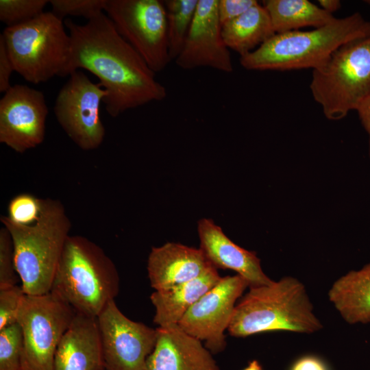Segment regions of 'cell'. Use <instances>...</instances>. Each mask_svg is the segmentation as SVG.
<instances>
[{
    "label": "cell",
    "mask_w": 370,
    "mask_h": 370,
    "mask_svg": "<svg viewBox=\"0 0 370 370\" xmlns=\"http://www.w3.org/2000/svg\"><path fill=\"white\" fill-rule=\"evenodd\" d=\"M106 0H51L52 12L62 18L66 16H83L89 20L104 12Z\"/></svg>",
    "instance_id": "obj_27"
},
{
    "label": "cell",
    "mask_w": 370,
    "mask_h": 370,
    "mask_svg": "<svg viewBox=\"0 0 370 370\" xmlns=\"http://www.w3.org/2000/svg\"><path fill=\"white\" fill-rule=\"evenodd\" d=\"M105 370H144L156 328L131 320L110 301L97 317Z\"/></svg>",
    "instance_id": "obj_12"
},
{
    "label": "cell",
    "mask_w": 370,
    "mask_h": 370,
    "mask_svg": "<svg viewBox=\"0 0 370 370\" xmlns=\"http://www.w3.org/2000/svg\"><path fill=\"white\" fill-rule=\"evenodd\" d=\"M48 112L42 92L25 85L12 86L0 100V143L18 153L40 145Z\"/></svg>",
    "instance_id": "obj_13"
},
{
    "label": "cell",
    "mask_w": 370,
    "mask_h": 370,
    "mask_svg": "<svg viewBox=\"0 0 370 370\" xmlns=\"http://www.w3.org/2000/svg\"><path fill=\"white\" fill-rule=\"evenodd\" d=\"M64 23L71 42L62 77L78 69L97 76L108 93L103 103L110 116L115 118L128 110L166 98V88L156 79V73L103 12L84 25L70 18Z\"/></svg>",
    "instance_id": "obj_1"
},
{
    "label": "cell",
    "mask_w": 370,
    "mask_h": 370,
    "mask_svg": "<svg viewBox=\"0 0 370 370\" xmlns=\"http://www.w3.org/2000/svg\"><path fill=\"white\" fill-rule=\"evenodd\" d=\"M108 93L101 84L77 70L58 92L54 114L70 139L80 149L90 151L103 143L106 130L100 119L101 103Z\"/></svg>",
    "instance_id": "obj_10"
},
{
    "label": "cell",
    "mask_w": 370,
    "mask_h": 370,
    "mask_svg": "<svg viewBox=\"0 0 370 370\" xmlns=\"http://www.w3.org/2000/svg\"><path fill=\"white\" fill-rule=\"evenodd\" d=\"M197 232L199 249L213 267L234 271L248 282L249 288L273 282L262 271L256 254L232 241L212 219L199 220Z\"/></svg>",
    "instance_id": "obj_15"
},
{
    "label": "cell",
    "mask_w": 370,
    "mask_h": 370,
    "mask_svg": "<svg viewBox=\"0 0 370 370\" xmlns=\"http://www.w3.org/2000/svg\"><path fill=\"white\" fill-rule=\"evenodd\" d=\"M23 338L18 322L0 330V370H21Z\"/></svg>",
    "instance_id": "obj_24"
},
{
    "label": "cell",
    "mask_w": 370,
    "mask_h": 370,
    "mask_svg": "<svg viewBox=\"0 0 370 370\" xmlns=\"http://www.w3.org/2000/svg\"><path fill=\"white\" fill-rule=\"evenodd\" d=\"M104 12L119 34L155 73L171 62L163 1L106 0Z\"/></svg>",
    "instance_id": "obj_9"
},
{
    "label": "cell",
    "mask_w": 370,
    "mask_h": 370,
    "mask_svg": "<svg viewBox=\"0 0 370 370\" xmlns=\"http://www.w3.org/2000/svg\"><path fill=\"white\" fill-rule=\"evenodd\" d=\"M328 299L347 323H370V262L337 279Z\"/></svg>",
    "instance_id": "obj_20"
},
{
    "label": "cell",
    "mask_w": 370,
    "mask_h": 370,
    "mask_svg": "<svg viewBox=\"0 0 370 370\" xmlns=\"http://www.w3.org/2000/svg\"><path fill=\"white\" fill-rule=\"evenodd\" d=\"M155 347L144 370H220L201 341L177 325L158 327Z\"/></svg>",
    "instance_id": "obj_16"
},
{
    "label": "cell",
    "mask_w": 370,
    "mask_h": 370,
    "mask_svg": "<svg viewBox=\"0 0 370 370\" xmlns=\"http://www.w3.org/2000/svg\"><path fill=\"white\" fill-rule=\"evenodd\" d=\"M47 0H1L0 20L13 27L27 23L42 12Z\"/></svg>",
    "instance_id": "obj_25"
},
{
    "label": "cell",
    "mask_w": 370,
    "mask_h": 370,
    "mask_svg": "<svg viewBox=\"0 0 370 370\" xmlns=\"http://www.w3.org/2000/svg\"><path fill=\"white\" fill-rule=\"evenodd\" d=\"M211 266L199 248L166 243L151 248L147 269L151 286L160 291L198 278Z\"/></svg>",
    "instance_id": "obj_17"
},
{
    "label": "cell",
    "mask_w": 370,
    "mask_h": 370,
    "mask_svg": "<svg viewBox=\"0 0 370 370\" xmlns=\"http://www.w3.org/2000/svg\"><path fill=\"white\" fill-rule=\"evenodd\" d=\"M14 71L2 35H0V92H5L12 86L10 76Z\"/></svg>",
    "instance_id": "obj_31"
},
{
    "label": "cell",
    "mask_w": 370,
    "mask_h": 370,
    "mask_svg": "<svg viewBox=\"0 0 370 370\" xmlns=\"http://www.w3.org/2000/svg\"><path fill=\"white\" fill-rule=\"evenodd\" d=\"M247 288L248 282L238 274L221 278L190 308L177 325L190 336L204 341L212 354L222 352L227 345L225 331Z\"/></svg>",
    "instance_id": "obj_11"
},
{
    "label": "cell",
    "mask_w": 370,
    "mask_h": 370,
    "mask_svg": "<svg viewBox=\"0 0 370 370\" xmlns=\"http://www.w3.org/2000/svg\"><path fill=\"white\" fill-rule=\"evenodd\" d=\"M238 301L227 328L234 337L270 331L312 334L323 325L303 283L286 276L269 285L250 287Z\"/></svg>",
    "instance_id": "obj_3"
},
{
    "label": "cell",
    "mask_w": 370,
    "mask_h": 370,
    "mask_svg": "<svg viewBox=\"0 0 370 370\" xmlns=\"http://www.w3.org/2000/svg\"><path fill=\"white\" fill-rule=\"evenodd\" d=\"M53 370H105L97 318L75 313L56 349Z\"/></svg>",
    "instance_id": "obj_18"
},
{
    "label": "cell",
    "mask_w": 370,
    "mask_h": 370,
    "mask_svg": "<svg viewBox=\"0 0 370 370\" xmlns=\"http://www.w3.org/2000/svg\"><path fill=\"white\" fill-rule=\"evenodd\" d=\"M370 36V21L359 12L334 18L312 30L275 34L253 51L240 57L251 71H286L317 68L341 46Z\"/></svg>",
    "instance_id": "obj_2"
},
{
    "label": "cell",
    "mask_w": 370,
    "mask_h": 370,
    "mask_svg": "<svg viewBox=\"0 0 370 370\" xmlns=\"http://www.w3.org/2000/svg\"><path fill=\"white\" fill-rule=\"evenodd\" d=\"M274 34L269 14L258 2L222 26L225 45L240 57L253 51Z\"/></svg>",
    "instance_id": "obj_21"
},
{
    "label": "cell",
    "mask_w": 370,
    "mask_h": 370,
    "mask_svg": "<svg viewBox=\"0 0 370 370\" xmlns=\"http://www.w3.org/2000/svg\"><path fill=\"white\" fill-rule=\"evenodd\" d=\"M64 25L52 12H44L27 23L6 27L1 35L14 71L33 84L62 77L71 42Z\"/></svg>",
    "instance_id": "obj_7"
},
{
    "label": "cell",
    "mask_w": 370,
    "mask_h": 370,
    "mask_svg": "<svg viewBox=\"0 0 370 370\" xmlns=\"http://www.w3.org/2000/svg\"><path fill=\"white\" fill-rule=\"evenodd\" d=\"M119 284L117 269L100 246L83 236L67 238L50 292L76 312L97 318Z\"/></svg>",
    "instance_id": "obj_5"
},
{
    "label": "cell",
    "mask_w": 370,
    "mask_h": 370,
    "mask_svg": "<svg viewBox=\"0 0 370 370\" xmlns=\"http://www.w3.org/2000/svg\"><path fill=\"white\" fill-rule=\"evenodd\" d=\"M319 6L326 12L332 14L341 8V1L338 0H319Z\"/></svg>",
    "instance_id": "obj_34"
},
{
    "label": "cell",
    "mask_w": 370,
    "mask_h": 370,
    "mask_svg": "<svg viewBox=\"0 0 370 370\" xmlns=\"http://www.w3.org/2000/svg\"><path fill=\"white\" fill-rule=\"evenodd\" d=\"M42 207V199L22 193L14 197L8 206V217L20 225H31L39 219Z\"/></svg>",
    "instance_id": "obj_26"
},
{
    "label": "cell",
    "mask_w": 370,
    "mask_h": 370,
    "mask_svg": "<svg viewBox=\"0 0 370 370\" xmlns=\"http://www.w3.org/2000/svg\"><path fill=\"white\" fill-rule=\"evenodd\" d=\"M356 111L363 127L369 135L370 153V94L361 102Z\"/></svg>",
    "instance_id": "obj_33"
},
{
    "label": "cell",
    "mask_w": 370,
    "mask_h": 370,
    "mask_svg": "<svg viewBox=\"0 0 370 370\" xmlns=\"http://www.w3.org/2000/svg\"><path fill=\"white\" fill-rule=\"evenodd\" d=\"M243 370H262V368L258 360H254L249 362L248 365Z\"/></svg>",
    "instance_id": "obj_35"
},
{
    "label": "cell",
    "mask_w": 370,
    "mask_h": 370,
    "mask_svg": "<svg viewBox=\"0 0 370 370\" xmlns=\"http://www.w3.org/2000/svg\"><path fill=\"white\" fill-rule=\"evenodd\" d=\"M18 278L12 237L8 230L3 227L0 229V289L17 285Z\"/></svg>",
    "instance_id": "obj_28"
},
{
    "label": "cell",
    "mask_w": 370,
    "mask_h": 370,
    "mask_svg": "<svg viewBox=\"0 0 370 370\" xmlns=\"http://www.w3.org/2000/svg\"><path fill=\"white\" fill-rule=\"evenodd\" d=\"M25 293L21 286L0 289V330L17 322L22 299Z\"/></svg>",
    "instance_id": "obj_29"
},
{
    "label": "cell",
    "mask_w": 370,
    "mask_h": 370,
    "mask_svg": "<svg viewBox=\"0 0 370 370\" xmlns=\"http://www.w3.org/2000/svg\"><path fill=\"white\" fill-rule=\"evenodd\" d=\"M175 62L184 70L209 67L227 73L233 71L229 48L222 36L218 0H198L188 36Z\"/></svg>",
    "instance_id": "obj_14"
},
{
    "label": "cell",
    "mask_w": 370,
    "mask_h": 370,
    "mask_svg": "<svg viewBox=\"0 0 370 370\" xmlns=\"http://www.w3.org/2000/svg\"><path fill=\"white\" fill-rule=\"evenodd\" d=\"M257 3L256 0H218V14L221 26L241 16Z\"/></svg>",
    "instance_id": "obj_30"
},
{
    "label": "cell",
    "mask_w": 370,
    "mask_h": 370,
    "mask_svg": "<svg viewBox=\"0 0 370 370\" xmlns=\"http://www.w3.org/2000/svg\"><path fill=\"white\" fill-rule=\"evenodd\" d=\"M310 88L328 119L356 110L370 94V36L344 44L313 69Z\"/></svg>",
    "instance_id": "obj_6"
},
{
    "label": "cell",
    "mask_w": 370,
    "mask_h": 370,
    "mask_svg": "<svg viewBox=\"0 0 370 370\" xmlns=\"http://www.w3.org/2000/svg\"><path fill=\"white\" fill-rule=\"evenodd\" d=\"M262 5L269 14L275 34L306 27H319L335 18L308 0H266Z\"/></svg>",
    "instance_id": "obj_22"
},
{
    "label": "cell",
    "mask_w": 370,
    "mask_h": 370,
    "mask_svg": "<svg viewBox=\"0 0 370 370\" xmlns=\"http://www.w3.org/2000/svg\"><path fill=\"white\" fill-rule=\"evenodd\" d=\"M291 370H328V369L318 357L305 356L296 360Z\"/></svg>",
    "instance_id": "obj_32"
},
{
    "label": "cell",
    "mask_w": 370,
    "mask_h": 370,
    "mask_svg": "<svg viewBox=\"0 0 370 370\" xmlns=\"http://www.w3.org/2000/svg\"><path fill=\"white\" fill-rule=\"evenodd\" d=\"M221 278L217 269L211 266L192 280L167 289L155 291L150 295L155 308L153 322L158 327L177 325L190 308Z\"/></svg>",
    "instance_id": "obj_19"
},
{
    "label": "cell",
    "mask_w": 370,
    "mask_h": 370,
    "mask_svg": "<svg viewBox=\"0 0 370 370\" xmlns=\"http://www.w3.org/2000/svg\"><path fill=\"white\" fill-rule=\"evenodd\" d=\"M166 16V36L171 61L181 53L188 36L198 0L163 1Z\"/></svg>",
    "instance_id": "obj_23"
},
{
    "label": "cell",
    "mask_w": 370,
    "mask_h": 370,
    "mask_svg": "<svg viewBox=\"0 0 370 370\" xmlns=\"http://www.w3.org/2000/svg\"><path fill=\"white\" fill-rule=\"evenodd\" d=\"M0 220L12 237L15 267L24 293H49L71 227L62 202L42 199L40 216L31 225H17L5 215Z\"/></svg>",
    "instance_id": "obj_4"
},
{
    "label": "cell",
    "mask_w": 370,
    "mask_h": 370,
    "mask_svg": "<svg viewBox=\"0 0 370 370\" xmlns=\"http://www.w3.org/2000/svg\"><path fill=\"white\" fill-rule=\"evenodd\" d=\"M75 313L51 292L24 295L17 317L23 338L21 370H53L56 349Z\"/></svg>",
    "instance_id": "obj_8"
}]
</instances>
